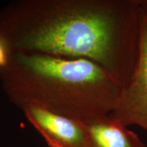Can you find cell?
<instances>
[{
	"label": "cell",
	"instance_id": "cell-4",
	"mask_svg": "<svg viewBox=\"0 0 147 147\" xmlns=\"http://www.w3.org/2000/svg\"><path fill=\"white\" fill-rule=\"evenodd\" d=\"M22 110L49 147H89L87 134L79 121L35 106Z\"/></svg>",
	"mask_w": 147,
	"mask_h": 147
},
{
	"label": "cell",
	"instance_id": "cell-6",
	"mask_svg": "<svg viewBox=\"0 0 147 147\" xmlns=\"http://www.w3.org/2000/svg\"><path fill=\"white\" fill-rule=\"evenodd\" d=\"M8 60V50L0 38V69L6 66Z\"/></svg>",
	"mask_w": 147,
	"mask_h": 147
},
{
	"label": "cell",
	"instance_id": "cell-3",
	"mask_svg": "<svg viewBox=\"0 0 147 147\" xmlns=\"http://www.w3.org/2000/svg\"><path fill=\"white\" fill-rule=\"evenodd\" d=\"M109 115L126 127L137 125L147 132V0H144L141 10L138 59Z\"/></svg>",
	"mask_w": 147,
	"mask_h": 147
},
{
	"label": "cell",
	"instance_id": "cell-5",
	"mask_svg": "<svg viewBox=\"0 0 147 147\" xmlns=\"http://www.w3.org/2000/svg\"><path fill=\"white\" fill-rule=\"evenodd\" d=\"M79 122L87 134L89 147H147L136 134L109 115Z\"/></svg>",
	"mask_w": 147,
	"mask_h": 147
},
{
	"label": "cell",
	"instance_id": "cell-2",
	"mask_svg": "<svg viewBox=\"0 0 147 147\" xmlns=\"http://www.w3.org/2000/svg\"><path fill=\"white\" fill-rule=\"evenodd\" d=\"M0 82L9 101L20 109L38 106L78 121L110 115L122 90L92 61L23 52L8 53Z\"/></svg>",
	"mask_w": 147,
	"mask_h": 147
},
{
	"label": "cell",
	"instance_id": "cell-1",
	"mask_svg": "<svg viewBox=\"0 0 147 147\" xmlns=\"http://www.w3.org/2000/svg\"><path fill=\"white\" fill-rule=\"evenodd\" d=\"M144 0H14L0 10L8 53L88 59L121 84L139 56Z\"/></svg>",
	"mask_w": 147,
	"mask_h": 147
}]
</instances>
